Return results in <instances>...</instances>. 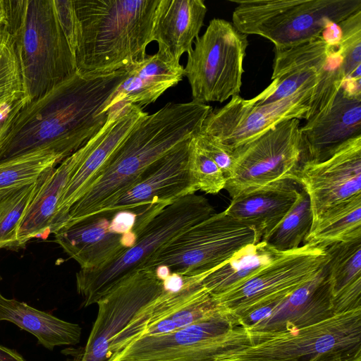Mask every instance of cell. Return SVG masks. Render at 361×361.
Segmentation results:
<instances>
[{"label": "cell", "mask_w": 361, "mask_h": 361, "mask_svg": "<svg viewBox=\"0 0 361 361\" xmlns=\"http://www.w3.org/2000/svg\"><path fill=\"white\" fill-rule=\"evenodd\" d=\"M44 173L31 183L0 191V249L19 247L18 228Z\"/></svg>", "instance_id": "cell-29"}, {"label": "cell", "mask_w": 361, "mask_h": 361, "mask_svg": "<svg viewBox=\"0 0 361 361\" xmlns=\"http://www.w3.org/2000/svg\"><path fill=\"white\" fill-rule=\"evenodd\" d=\"M0 361H25L17 351L0 345Z\"/></svg>", "instance_id": "cell-40"}, {"label": "cell", "mask_w": 361, "mask_h": 361, "mask_svg": "<svg viewBox=\"0 0 361 361\" xmlns=\"http://www.w3.org/2000/svg\"><path fill=\"white\" fill-rule=\"evenodd\" d=\"M328 259L326 247L302 245L216 298L225 310L236 314L260 301L293 292L312 279Z\"/></svg>", "instance_id": "cell-14"}, {"label": "cell", "mask_w": 361, "mask_h": 361, "mask_svg": "<svg viewBox=\"0 0 361 361\" xmlns=\"http://www.w3.org/2000/svg\"><path fill=\"white\" fill-rule=\"evenodd\" d=\"M195 144L222 171L226 180L233 171V150L207 134L200 133L192 138Z\"/></svg>", "instance_id": "cell-37"}, {"label": "cell", "mask_w": 361, "mask_h": 361, "mask_svg": "<svg viewBox=\"0 0 361 361\" xmlns=\"http://www.w3.org/2000/svg\"><path fill=\"white\" fill-rule=\"evenodd\" d=\"M292 180L307 194L313 221L329 207L361 195V135L345 141L322 161L303 160Z\"/></svg>", "instance_id": "cell-16"}, {"label": "cell", "mask_w": 361, "mask_h": 361, "mask_svg": "<svg viewBox=\"0 0 361 361\" xmlns=\"http://www.w3.org/2000/svg\"><path fill=\"white\" fill-rule=\"evenodd\" d=\"M338 51L345 75L343 87L350 94L361 97V11L341 22Z\"/></svg>", "instance_id": "cell-33"}, {"label": "cell", "mask_w": 361, "mask_h": 361, "mask_svg": "<svg viewBox=\"0 0 361 361\" xmlns=\"http://www.w3.org/2000/svg\"><path fill=\"white\" fill-rule=\"evenodd\" d=\"M214 213L208 200L195 193L166 206L150 221L135 243L115 260L99 270L77 272L76 290L82 298V306L97 304L118 284L142 269L172 240Z\"/></svg>", "instance_id": "cell-7"}, {"label": "cell", "mask_w": 361, "mask_h": 361, "mask_svg": "<svg viewBox=\"0 0 361 361\" xmlns=\"http://www.w3.org/2000/svg\"><path fill=\"white\" fill-rule=\"evenodd\" d=\"M315 85L305 86L280 101L257 105L235 95L223 107L212 111L201 133L233 150L286 120L306 119Z\"/></svg>", "instance_id": "cell-13"}, {"label": "cell", "mask_w": 361, "mask_h": 361, "mask_svg": "<svg viewBox=\"0 0 361 361\" xmlns=\"http://www.w3.org/2000/svg\"><path fill=\"white\" fill-rule=\"evenodd\" d=\"M286 252L276 250L264 241L247 245L208 274L202 284L212 296L218 298L243 283Z\"/></svg>", "instance_id": "cell-27"}, {"label": "cell", "mask_w": 361, "mask_h": 361, "mask_svg": "<svg viewBox=\"0 0 361 361\" xmlns=\"http://www.w3.org/2000/svg\"><path fill=\"white\" fill-rule=\"evenodd\" d=\"M211 106L166 104L147 114L109 157L87 191L70 208V223L99 212L131 187L156 160L201 133Z\"/></svg>", "instance_id": "cell-2"}, {"label": "cell", "mask_w": 361, "mask_h": 361, "mask_svg": "<svg viewBox=\"0 0 361 361\" xmlns=\"http://www.w3.org/2000/svg\"><path fill=\"white\" fill-rule=\"evenodd\" d=\"M26 95L10 35L0 26V111Z\"/></svg>", "instance_id": "cell-35"}, {"label": "cell", "mask_w": 361, "mask_h": 361, "mask_svg": "<svg viewBox=\"0 0 361 361\" xmlns=\"http://www.w3.org/2000/svg\"><path fill=\"white\" fill-rule=\"evenodd\" d=\"M168 204L103 211L64 224L54 234L55 241L80 266L99 270L130 248L138 236Z\"/></svg>", "instance_id": "cell-8"}, {"label": "cell", "mask_w": 361, "mask_h": 361, "mask_svg": "<svg viewBox=\"0 0 361 361\" xmlns=\"http://www.w3.org/2000/svg\"><path fill=\"white\" fill-rule=\"evenodd\" d=\"M233 25L245 35L263 37L275 49L295 47L322 36L333 23L361 11V0H241Z\"/></svg>", "instance_id": "cell-6"}, {"label": "cell", "mask_w": 361, "mask_h": 361, "mask_svg": "<svg viewBox=\"0 0 361 361\" xmlns=\"http://www.w3.org/2000/svg\"><path fill=\"white\" fill-rule=\"evenodd\" d=\"M127 75L109 97L104 111L134 105L142 109L182 80L184 68L159 53L147 55L127 69Z\"/></svg>", "instance_id": "cell-22"}, {"label": "cell", "mask_w": 361, "mask_h": 361, "mask_svg": "<svg viewBox=\"0 0 361 361\" xmlns=\"http://www.w3.org/2000/svg\"><path fill=\"white\" fill-rule=\"evenodd\" d=\"M333 298L361 283V238L326 247Z\"/></svg>", "instance_id": "cell-31"}, {"label": "cell", "mask_w": 361, "mask_h": 361, "mask_svg": "<svg viewBox=\"0 0 361 361\" xmlns=\"http://www.w3.org/2000/svg\"><path fill=\"white\" fill-rule=\"evenodd\" d=\"M298 118L281 122L233 150L232 176L224 189L231 199L269 183L290 179L305 157Z\"/></svg>", "instance_id": "cell-11"}, {"label": "cell", "mask_w": 361, "mask_h": 361, "mask_svg": "<svg viewBox=\"0 0 361 361\" xmlns=\"http://www.w3.org/2000/svg\"><path fill=\"white\" fill-rule=\"evenodd\" d=\"M147 114L134 105L114 109L102 128L80 148V158L59 201L52 233L67 222L71 206L90 188L119 144Z\"/></svg>", "instance_id": "cell-17"}, {"label": "cell", "mask_w": 361, "mask_h": 361, "mask_svg": "<svg viewBox=\"0 0 361 361\" xmlns=\"http://www.w3.org/2000/svg\"><path fill=\"white\" fill-rule=\"evenodd\" d=\"M54 3L59 23L74 53L78 34L74 1L54 0Z\"/></svg>", "instance_id": "cell-38"}, {"label": "cell", "mask_w": 361, "mask_h": 361, "mask_svg": "<svg viewBox=\"0 0 361 361\" xmlns=\"http://www.w3.org/2000/svg\"><path fill=\"white\" fill-rule=\"evenodd\" d=\"M313 221L310 201L302 189L298 197L285 217L262 241L280 252L300 247L309 233Z\"/></svg>", "instance_id": "cell-30"}, {"label": "cell", "mask_w": 361, "mask_h": 361, "mask_svg": "<svg viewBox=\"0 0 361 361\" xmlns=\"http://www.w3.org/2000/svg\"><path fill=\"white\" fill-rule=\"evenodd\" d=\"M222 308L218 299L203 287L194 296L168 315L148 324L142 336L176 331L207 318Z\"/></svg>", "instance_id": "cell-32"}, {"label": "cell", "mask_w": 361, "mask_h": 361, "mask_svg": "<svg viewBox=\"0 0 361 361\" xmlns=\"http://www.w3.org/2000/svg\"><path fill=\"white\" fill-rule=\"evenodd\" d=\"M30 102V99L25 95L0 111V142L7 133L18 113Z\"/></svg>", "instance_id": "cell-39"}, {"label": "cell", "mask_w": 361, "mask_h": 361, "mask_svg": "<svg viewBox=\"0 0 361 361\" xmlns=\"http://www.w3.org/2000/svg\"><path fill=\"white\" fill-rule=\"evenodd\" d=\"M306 121L300 127L303 160L322 161L345 141L361 135V98L341 87L329 111Z\"/></svg>", "instance_id": "cell-21"}, {"label": "cell", "mask_w": 361, "mask_h": 361, "mask_svg": "<svg viewBox=\"0 0 361 361\" xmlns=\"http://www.w3.org/2000/svg\"><path fill=\"white\" fill-rule=\"evenodd\" d=\"M62 161L55 154L41 151L0 164V191L31 183Z\"/></svg>", "instance_id": "cell-34"}, {"label": "cell", "mask_w": 361, "mask_h": 361, "mask_svg": "<svg viewBox=\"0 0 361 361\" xmlns=\"http://www.w3.org/2000/svg\"><path fill=\"white\" fill-rule=\"evenodd\" d=\"M6 22L30 102L73 76L74 53L59 23L54 0L4 1Z\"/></svg>", "instance_id": "cell-5"}, {"label": "cell", "mask_w": 361, "mask_h": 361, "mask_svg": "<svg viewBox=\"0 0 361 361\" xmlns=\"http://www.w3.org/2000/svg\"><path fill=\"white\" fill-rule=\"evenodd\" d=\"M295 181L284 179L231 199L225 213L252 227L261 241L279 224L296 202L300 191Z\"/></svg>", "instance_id": "cell-23"}, {"label": "cell", "mask_w": 361, "mask_h": 361, "mask_svg": "<svg viewBox=\"0 0 361 361\" xmlns=\"http://www.w3.org/2000/svg\"><path fill=\"white\" fill-rule=\"evenodd\" d=\"M80 158L79 149L63 159L58 167L44 173L18 228L19 247L32 238L46 239L52 233L59 201Z\"/></svg>", "instance_id": "cell-25"}, {"label": "cell", "mask_w": 361, "mask_h": 361, "mask_svg": "<svg viewBox=\"0 0 361 361\" xmlns=\"http://www.w3.org/2000/svg\"><path fill=\"white\" fill-rule=\"evenodd\" d=\"M192 138L188 154L191 183L196 192L216 194L224 189L226 178L218 166L195 144Z\"/></svg>", "instance_id": "cell-36"}, {"label": "cell", "mask_w": 361, "mask_h": 361, "mask_svg": "<svg viewBox=\"0 0 361 361\" xmlns=\"http://www.w3.org/2000/svg\"><path fill=\"white\" fill-rule=\"evenodd\" d=\"M209 361H361V309L283 334L236 326L213 344Z\"/></svg>", "instance_id": "cell-4"}, {"label": "cell", "mask_w": 361, "mask_h": 361, "mask_svg": "<svg viewBox=\"0 0 361 361\" xmlns=\"http://www.w3.org/2000/svg\"><path fill=\"white\" fill-rule=\"evenodd\" d=\"M335 315L326 263L312 279L288 295L271 315L246 330L283 334L317 324Z\"/></svg>", "instance_id": "cell-20"}, {"label": "cell", "mask_w": 361, "mask_h": 361, "mask_svg": "<svg viewBox=\"0 0 361 361\" xmlns=\"http://www.w3.org/2000/svg\"><path fill=\"white\" fill-rule=\"evenodd\" d=\"M6 13L5 1L0 0V26L3 25L6 22Z\"/></svg>", "instance_id": "cell-41"}, {"label": "cell", "mask_w": 361, "mask_h": 361, "mask_svg": "<svg viewBox=\"0 0 361 361\" xmlns=\"http://www.w3.org/2000/svg\"><path fill=\"white\" fill-rule=\"evenodd\" d=\"M238 326L237 317L223 307L176 331L142 336L108 361H207L212 345Z\"/></svg>", "instance_id": "cell-15"}, {"label": "cell", "mask_w": 361, "mask_h": 361, "mask_svg": "<svg viewBox=\"0 0 361 361\" xmlns=\"http://www.w3.org/2000/svg\"><path fill=\"white\" fill-rule=\"evenodd\" d=\"M1 277L0 276V281H1Z\"/></svg>", "instance_id": "cell-42"}, {"label": "cell", "mask_w": 361, "mask_h": 361, "mask_svg": "<svg viewBox=\"0 0 361 361\" xmlns=\"http://www.w3.org/2000/svg\"><path fill=\"white\" fill-rule=\"evenodd\" d=\"M338 43L329 42L320 36L295 47L274 49L272 81L250 100L257 105L268 104L288 97L305 86H316L336 56Z\"/></svg>", "instance_id": "cell-18"}, {"label": "cell", "mask_w": 361, "mask_h": 361, "mask_svg": "<svg viewBox=\"0 0 361 361\" xmlns=\"http://www.w3.org/2000/svg\"><path fill=\"white\" fill-rule=\"evenodd\" d=\"M202 0H160L153 27L152 39L158 53L179 63L184 53L192 50L207 13Z\"/></svg>", "instance_id": "cell-24"}, {"label": "cell", "mask_w": 361, "mask_h": 361, "mask_svg": "<svg viewBox=\"0 0 361 361\" xmlns=\"http://www.w3.org/2000/svg\"><path fill=\"white\" fill-rule=\"evenodd\" d=\"M260 241L252 227L224 211L214 212L166 245L143 268L161 266L184 276L211 273L243 247Z\"/></svg>", "instance_id": "cell-9"}, {"label": "cell", "mask_w": 361, "mask_h": 361, "mask_svg": "<svg viewBox=\"0 0 361 361\" xmlns=\"http://www.w3.org/2000/svg\"><path fill=\"white\" fill-rule=\"evenodd\" d=\"M160 0H75L78 71L127 69L146 56Z\"/></svg>", "instance_id": "cell-3"}, {"label": "cell", "mask_w": 361, "mask_h": 361, "mask_svg": "<svg viewBox=\"0 0 361 361\" xmlns=\"http://www.w3.org/2000/svg\"><path fill=\"white\" fill-rule=\"evenodd\" d=\"M127 75L126 69L100 75L78 71L25 104L0 142V164L41 151L62 160L104 126L105 106Z\"/></svg>", "instance_id": "cell-1"}, {"label": "cell", "mask_w": 361, "mask_h": 361, "mask_svg": "<svg viewBox=\"0 0 361 361\" xmlns=\"http://www.w3.org/2000/svg\"><path fill=\"white\" fill-rule=\"evenodd\" d=\"M166 289V276L142 268L123 280L97 303L98 313L85 345L71 361H108L110 345L133 318Z\"/></svg>", "instance_id": "cell-12"}, {"label": "cell", "mask_w": 361, "mask_h": 361, "mask_svg": "<svg viewBox=\"0 0 361 361\" xmlns=\"http://www.w3.org/2000/svg\"><path fill=\"white\" fill-rule=\"evenodd\" d=\"M247 46V35L232 23L221 18L210 20L195 39L184 68L192 100L223 102L239 94Z\"/></svg>", "instance_id": "cell-10"}, {"label": "cell", "mask_w": 361, "mask_h": 361, "mask_svg": "<svg viewBox=\"0 0 361 361\" xmlns=\"http://www.w3.org/2000/svg\"><path fill=\"white\" fill-rule=\"evenodd\" d=\"M361 238V195H355L321 214L312 223L304 240L326 247L330 245Z\"/></svg>", "instance_id": "cell-28"}, {"label": "cell", "mask_w": 361, "mask_h": 361, "mask_svg": "<svg viewBox=\"0 0 361 361\" xmlns=\"http://www.w3.org/2000/svg\"><path fill=\"white\" fill-rule=\"evenodd\" d=\"M13 323L35 336L39 343L52 350L56 346L75 345L80 341L82 328L24 302L8 299L0 293V322Z\"/></svg>", "instance_id": "cell-26"}, {"label": "cell", "mask_w": 361, "mask_h": 361, "mask_svg": "<svg viewBox=\"0 0 361 361\" xmlns=\"http://www.w3.org/2000/svg\"><path fill=\"white\" fill-rule=\"evenodd\" d=\"M191 139L153 162L131 187L100 212L148 204L169 205L195 193L188 169Z\"/></svg>", "instance_id": "cell-19"}]
</instances>
